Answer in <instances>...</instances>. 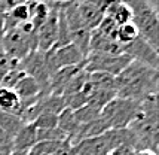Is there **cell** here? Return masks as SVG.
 Returning a JSON list of instances; mask_svg holds the SVG:
<instances>
[{"instance_id": "cell-21", "label": "cell", "mask_w": 159, "mask_h": 155, "mask_svg": "<svg viewBox=\"0 0 159 155\" xmlns=\"http://www.w3.org/2000/svg\"><path fill=\"white\" fill-rule=\"evenodd\" d=\"M12 154V139L5 131L0 130V155Z\"/></svg>"}, {"instance_id": "cell-7", "label": "cell", "mask_w": 159, "mask_h": 155, "mask_svg": "<svg viewBox=\"0 0 159 155\" xmlns=\"http://www.w3.org/2000/svg\"><path fill=\"white\" fill-rule=\"evenodd\" d=\"M45 60H46L49 73L52 76L57 70H60L62 67L80 64L85 60V55L73 43H69V45H64V46H54L52 49L46 51Z\"/></svg>"}, {"instance_id": "cell-4", "label": "cell", "mask_w": 159, "mask_h": 155, "mask_svg": "<svg viewBox=\"0 0 159 155\" xmlns=\"http://www.w3.org/2000/svg\"><path fill=\"white\" fill-rule=\"evenodd\" d=\"M143 112L141 101L115 97L101 109V120L107 130H125Z\"/></svg>"}, {"instance_id": "cell-9", "label": "cell", "mask_w": 159, "mask_h": 155, "mask_svg": "<svg viewBox=\"0 0 159 155\" xmlns=\"http://www.w3.org/2000/svg\"><path fill=\"white\" fill-rule=\"evenodd\" d=\"M51 12L46 21L36 30V40H37V49L42 52L52 49L57 45L58 39V9L60 3H49Z\"/></svg>"}, {"instance_id": "cell-12", "label": "cell", "mask_w": 159, "mask_h": 155, "mask_svg": "<svg viewBox=\"0 0 159 155\" xmlns=\"http://www.w3.org/2000/svg\"><path fill=\"white\" fill-rule=\"evenodd\" d=\"M91 52H98V54H109V55H119L122 54V45H119L116 40L109 39L98 33L97 30L91 31V39H89V51Z\"/></svg>"}, {"instance_id": "cell-3", "label": "cell", "mask_w": 159, "mask_h": 155, "mask_svg": "<svg viewBox=\"0 0 159 155\" xmlns=\"http://www.w3.org/2000/svg\"><path fill=\"white\" fill-rule=\"evenodd\" d=\"M122 145L132 148V136L125 130H107L100 136L89 137L71 146V155H109Z\"/></svg>"}, {"instance_id": "cell-24", "label": "cell", "mask_w": 159, "mask_h": 155, "mask_svg": "<svg viewBox=\"0 0 159 155\" xmlns=\"http://www.w3.org/2000/svg\"><path fill=\"white\" fill-rule=\"evenodd\" d=\"M3 20H5V14L0 12V52H2V39H3V33H5V30H3Z\"/></svg>"}, {"instance_id": "cell-11", "label": "cell", "mask_w": 159, "mask_h": 155, "mask_svg": "<svg viewBox=\"0 0 159 155\" xmlns=\"http://www.w3.org/2000/svg\"><path fill=\"white\" fill-rule=\"evenodd\" d=\"M37 143L36 127L33 124H24L21 130L12 139V152L21 155H27L28 151Z\"/></svg>"}, {"instance_id": "cell-25", "label": "cell", "mask_w": 159, "mask_h": 155, "mask_svg": "<svg viewBox=\"0 0 159 155\" xmlns=\"http://www.w3.org/2000/svg\"><path fill=\"white\" fill-rule=\"evenodd\" d=\"M135 155H158V154H155L153 151H149V149H143V151H135Z\"/></svg>"}, {"instance_id": "cell-23", "label": "cell", "mask_w": 159, "mask_h": 155, "mask_svg": "<svg viewBox=\"0 0 159 155\" xmlns=\"http://www.w3.org/2000/svg\"><path fill=\"white\" fill-rule=\"evenodd\" d=\"M109 155H135V151L134 148H131L129 145H122L119 148L113 149Z\"/></svg>"}, {"instance_id": "cell-2", "label": "cell", "mask_w": 159, "mask_h": 155, "mask_svg": "<svg viewBox=\"0 0 159 155\" xmlns=\"http://www.w3.org/2000/svg\"><path fill=\"white\" fill-rule=\"evenodd\" d=\"M143 112L137 120L128 127L132 136L134 151L149 149L158 154L159 143V113H158V96H153L141 101Z\"/></svg>"}, {"instance_id": "cell-5", "label": "cell", "mask_w": 159, "mask_h": 155, "mask_svg": "<svg viewBox=\"0 0 159 155\" xmlns=\"http://www.w3.org/2000/svg\"><path fill=\"white\" fill-rule=\"evenodd\" d=\"M36 49H37L36 33H27L20 26L5 30L2 39V52L7 58L20 63L31 51Z\"/></svg>"}, {"instance_id": "cell-13", "label": "cell", "mask_w": 159, "mask_h": 155, "mask_svg": "<svg viewBox=\"0 0 159 155\" xmlns=\"http://www.w3.org/2000/svg\"><path fill=\"white\" fill-rule=\"evenodd\" d=\"M104 15L111 18L118 26H124V24H128V22L132 21L131 9L126 6L125 3L119 2V0H110L107 7H106Z\"/></svg>"}, {"instance_id": "cell-6", "label": "cell", "mask_w": 159, "mask_h": 155, "mask_svg": "<svg viewBox=\"0 0 159 155\" xmlns=\"http://www.w3.org/2000/svg\"><path fill=\"white\" fill-rule=\"evenodd\" d=\"M131 61V58L125 54L109 55V54L91 52L85 58V72L88 73L100 72V73H106V75L116 78Z\"/></svg>"}, {"instance_id": "cell-20", "label": "cell", "mask_w": 159, "mask_h": 155, "mask_svg": "<svg viewBox=\"0 0 159 155\" xmlns=\"http://www.w3.org/2000/svg\"><path fill=\"white\" fill-rule=\"evenodd\" d=\"M37 130H49V128L58 127V115H52V113H45L37 116L33 122H31Z\"/></svg>"}, {"instance_id": "cell-10", "label": "cell", "mask_w": 159, "mask_h": 155, "mask_svg": "<svg viewBox=\"0 0 159 155\" xmlns=\"http://www.w3.org/2000/svg\"><path fill=\"white\" fill-rule=\"evenodd\" d=\"M122 54L128 55L132 61L146 64V66H149V67L158 70V66H159L158 51L153 49L152 46L146 42L144 39H141L140 36L135 37L131 43L122 46Z\"/></svg>"}, {"instance_id": "cell-17", "label": "cell", "mask_w": 159, "mask_h": 155, "mask_svg": "<svg viewBox=\"0 0 159 155\" xmlns=\"http://www.w3.org/2000/svg\"><path fill=\"white\" fill-rule=\"evenodd\" d=\"M135 37H139V31L135 26L132 22H128V24H124V26H119L118 31H116V42L119 45H128L131 43Z\"/></svg>"}, {"instance_id": "cell-22", "label": "cell", "mask_w": 159, "mask_h": 155, "mask_svg": "<svg viewBox=\"0 0 159 155\" xmlns=\"http://www.w3.org/2000/svg\"><path fill=\"white\" fill-rule=\"evenodd\" d=\"M27 2H30V0H0V12L6 14L12 7L22 5V3H27Z\"/></svg>"}, {"instance_id": "cell-19", "label": "cell", "mask_w": 159, "mask_h": 155, "mask_svg": "<svg viewBox=\"0 0 159 155\" xmlns=\"http://www.w3.org/2000/svg\"><path fill=\"white\" fill-rule=\"evenodd\" d=\"M73 113H75V120L77 121V124H88L91 121L100 118L101 110H98V109H95V107H92L89 105H85L80 109L73 110Z\"/></svg>"}, {"instance_id": "cell-16", "label": "cell", "mask_w": 159, "mask_h": 155, "mask_svg": "<svg viewBox=\"0 0 159 155\" xmlns=\"http://www.w3.org/2000/svg\"><path fill=\"white\" fill-rule=\"evenodd\" d=\"M22 125H24V122L18 115L0 112V130L5 131L11 139H14L15 134L20 131Z\"/></svg>"}, {"instance_id": "cell-8", "label": "cell", "mask_w": 159, "mask_h": 155, "mask_svg": "<svg viewBox=\"0 0 159 155\" xmlns=\"http://www.w3.org/2000/svg\"><path fill=\"white\" fill-rule=\"evenodd\" d=\"M20 70H22L27 76L33 78L37 84L42 87V90L45 92H48V87H49V79H51V73L48 70V66H46V60H45V52L36 49L31 51L25 58H22L18 66H16Z\"/></svg>"}, {"instance_id": "cell-1", "label": "cell", "mask_w": 159, "mask_h": 155, "mask_svg": "<svg viewBox=\"0 0 159 155\" xmlns=\"http://www.w3.org/2000/svg\"><path fill=\"white\" fill-rule=\"evenodd\" d=\"M158 84L159 75L156 69L131 61L115 78L116 97L144 101L149 97L158 96Z\"/></svg>"}, {"instance_id": "cell-14", "label": "cell", "mask_w": 159, "mask_h": 155, "mask_svg": "<svg viewBox=\"0 0 159 155\" xmlns=\"http://www.w3.org/2000/svg\"><path fill=\"white\" fill-rule=\"evenodd\" d=\"M0 112L14 113V115L20 116L21 100L14 90L0 87Z\"/></svg>"}, {"instance_id": "cell-26", "label": "cell", "mask_w": 159, "mask_h": 155, "mask_svg": "<svg viewBox=\"0 0 159 155\" xmlns=\"http://www.w3.org/2000/svg\"><path fill=\"white\" fill-rule=\"evenodd\" d=\"M37 2H46V3H66V2H73V0H37Z\"/></svg>"}, {"instance_id": "cell-15", "label": "cell", "mask_w": 159, "mask_h": 155, "mask_svg": "<svg viewBox=\"0 0 159 155\" xmlns=\"http://www.w3.org/2000/svg\"><path fill=\"white\" fill-rule=\"evenodd\" d=\"M30 6V20L28 21L33 24V27L37 30L43 22L46 21L51 12V5L46 2H37V0H30L28 2Z\"/></svg>"}, {"instance_id": "cell-18", "label": "cell", "mask_w": 159, "mask_h": 155, "mask_svg": "<svg viewBox=\"0 0 159 155\" xmlns=\"http://www.w3.org/2000/svg\"><path fill=\"white\" fill-rule=\"evenodd\" d=\"M64 145V142H37L27 155H54Z\"/></svg>"}]
</instances>
